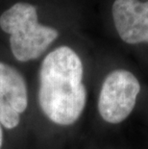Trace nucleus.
<instances>
[{
    "instance_id": "nucleus-1",
    "label": "nucleus",
    "mask_w": 148,
    "mask_h": 149,
    "mask_svg": "<svg viewBox=\"0 0 148 149\" xmlns=\"http://www.w3.org/2000/svg\"><path fill=\"white\" fill-rule=\"evenodd\" d=\"M83 64L73 49L53 50L40 68L39 104L43 113L58 125L68 126L79 119L87 102Z\"/></svg>"
},
{
    "instance_id": "nucleus-2",
    "label": "nucleus",
    "mask_w": 148,
    "mask_h": 149,
    "mask_svg": "<svg viewBox=\"0 0 148 149\" xmlns=\"http://www.w3.org/2000/svg\"><path fill=\"white\" fill-rule=\"evenodd\" d=\"M0 27L10 35L13 55L17 61L38 59L59 37L55 28L40 24L35 6L17 2L0 17Z\"/></svg>"
},
{
    "instance_id": "nucleus-3",
    "label": "nucleus",
    "mask_w": 148,
    "mask_h": 149,
    "mask_svg": "<svg viewBox=\"0 0 148 149\" xmlns=\"http://www.w3.org/2000/svg\"><path fill=\"white\" fill-rule=\"evenodd\" d=\"M140 84L131 71L115 69L107 75L98 97V111L106 122L118 124L136 106Z\"/></svg>"
},
{
    "instance_id": "nucleus-4",
    "label": "nucleus",
    "mask_w": 148,
    "mask_h": 149,
    "mask_svg": "<svg viewBox=\"0 0 148 149\" xmlns=\"http://www.w3.org/2000/svg\"><path fill=\"white\" fill-rule=\"evenodd\" d=\"M28 105L27 86L17 69L0 62V124L15 128Z\"/></svg>"
},
{
    "instance_id": "nucleus-5",
    "label": "nucleus",
    "mask_w": 148,
    "mask_h": 149,
    "mask_svg": "<svg viewBox=\"0 0 148 149\" xmlns=\"http://www.w3.org/2000/svg\"><path fill=\"white\" fill-rule=\"evenodd\" d=\"M112 13L115 29L124 42L148 43V1L115 0Z\"/></svg>"
},
{
    "instance_id": "nucleus-6",
    "label": "nucleus",
    "mask_w": 148,
    "mask_h": 149,
    "mask_svg": "<svg viewBox=\"0 0 148 149\" xmlns=\"http://www.w3.org/2000/svg\"><path fill=\"white\" fill-rule=\"evenodd\" d=\"M2 143H3V132H2L1 124H0V149L2 147Z\"/></svg>"
}]
</instances>
